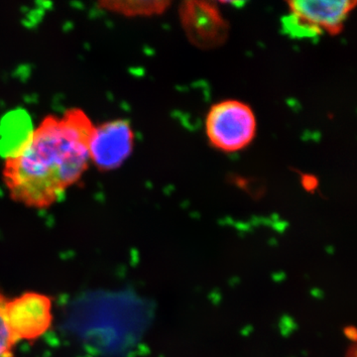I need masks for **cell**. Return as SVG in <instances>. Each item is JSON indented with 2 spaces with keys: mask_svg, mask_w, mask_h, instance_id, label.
<instances>
[{
  "mask_svg": "<svg viewBox=\"0 0 357 357\" xmlns=\"http://www.w3.org/2000/svg\"><path fill=\"white\" fill-rule=\"evenodd\" d=\"M93 122L84 110L48 115L13 154L2 170L9 197L27 208H50L88 169Z\"/></svg>",
  "mask_w": 357,
  "mask_h": 357,
  "instance_id": "cell-1",
  "label": "cell"
},
{
  "mask_svg": "<svg viewBox=\"0 0 357 357\" xmlns=\"http://www.w3.org/2000/svg\"><path fill=\"white\" fill-rule=\"evenodd\" d=\"M356 6V1H290L289 13L283 18L282 26L292 38H317L325 33L335 35L342 31Z\"/></svg>",
  "mask_w": 357,
  "mask_h": 357,
  "instance_id": "cell-2",
  "label": "cell"
},
{
  "mask_svg": "<svg viewBox=\"0 0 357 357\" xmlns=\"http://www.w3.org/2000/svg\"><path fill=\"white\" fill-rule=\"evenodd\" d=\"M206 135L213 147L236 152L248 147L256 133L253 110L238 100H225L213 105L206 115Z\"/></svg>",
  "mask_w": 357,
  "mask_h": 357,
  "instance_id": "cell-3",
  "label": "cell"
},
{
  "mask_svg": "<svg viewBox=\"0 0 357 357\" xmlns=\"http://www.w3.org/2000/svg\"><path fill=\"white\" fill-rule=\"evenodd\" d=\"M52 300L44 294L27 292L7 299L2 309L6 325L18 342H32L50 330Z\"/></svg>",
  "mask_w": 357,
  "mask_h": 357,
  "instance_id": "cell-4",
  "label": "cell"
},
{
  "mask_svg": "<svg viewBox=\"0 0 357 357\" xmlns=\"http://www.w3.org/2000/svg\"><path fill=\"white\" fill-rule=\"evenodd\" d=\"M135 135L130 122L114 119L93 128L89 139V162L109 172L122 166L133 151Z\"/></svg>",
  "mask_w": 357,
  "mask_h": 357,
  "instance_id": "cell-5",
  "label": "cell"
},
{
  "mask_svg": "<svg viewBox=\"0 0 357 357\" xmlns=\"http://www.w3.org/2000/svg\"><path fill=\"white\" fill-rule=\"evenodd\" d=\"M180 16L188 37L199 48H215L227 39L229 25L213 2H184Z\"/></svg>",
  "mask_w": 357,
  "mask_h": 357,
  "instance_id": "cell-6",
  "label": "cell"
},
{
  "mask_svg": "<svg viewBox=\"0 0 357 357\" xmlns=\"http://www.w3.org/2000/svg\"><path fill=\"white\" fill-rule=\"evenodd\" d=\"M168 1H102L98 7L107 13L126 17H145L162 14L168 8Z\"/></svg>",
  "mask_w": 357,
  "mask_h": 357,
  "instance_id": "cell-7",
  "label": "cell"
},
{
  "mask_svg": "<svg viewBox=\"0 0 357 357\" xmlns=\"http://www.w3.org/2000/svg\"><path fill=\"white\" fill-rule=\"evenodd\" d=\"M2 309L0 310V357H14V349L18 342L6 325Z\"/></svg>",
  "mask_w": 357,
  "mask_h": 357,
  "instance_id": "cell-8",
  "label": "cell"
},
{
  "mask_svg": "<svg viewBox=\"0 0 357 357\" xmlns=\"http://www.w3.org/2000/svg\"><path fill=\"white\" fill-rule=\"evenodd\" d=\"M302 184L307 191H314L318 187V180L314 176H304Z\"/></svg>",
  "mask_w": 357,
  "mask_h": 357,
  "instance_id": "cell-9",
  "label": "cell"
},
{
  "mask_svg": "<svg viewBox=\"0 0 357 357\" xmlns=\"http://www.w3.org/2000/svg\"><path fill=\"white\" fill-rule=\"evenodd\" d=\"M6 300L7 298L6 296H4L3 294L0 293V310H1L2 307L6 304Z\"/></svg>",
  "mask_w": 357,
  "mask_h": 357,
  "instance_id": "cell-10",
  "label": "cell"
}]
</instances>
